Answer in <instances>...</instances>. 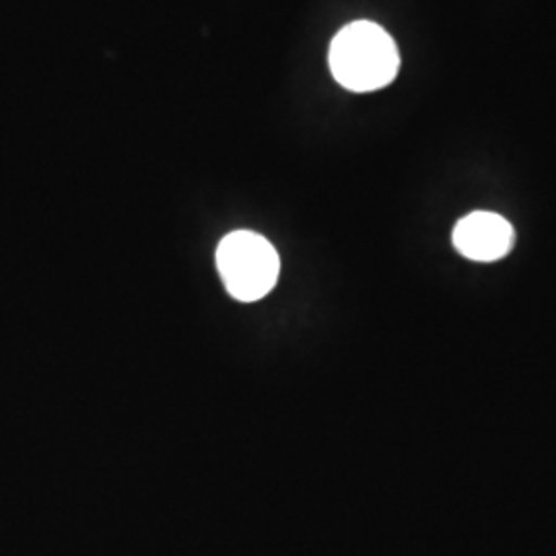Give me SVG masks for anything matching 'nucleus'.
I'll use <instances>...</instances> for the list:
<instances>
[{
  "instance_id": "obj_3",
  "label": "nucleus",
  "mask_w": 556,
  "mask_h": 556,
  "mask_svg": "<svg viewBox=\"0 0 556 556\" xmlns=\"http://www.w3.org/2000/svg\"><path fill=\"white\" fill-rule=\"evenodd\" d=\"M516 243L511 223L497 213L477 211L466 215L454 229V245L464 258L495 262L505 258Z\"/></svg>"
},
{
  "instance_id": "obj_1",
  "label": "nucleus",
  "mask_w": 556,
  "mask_h": 556,
  "mask_svg": "<svg viewBox=\"0 0 556 556\" xmlns=\"http://www.w3.org/2000/svg\"><path fill=\"white\" fill-rule=\"evenodd\" d=\"M330 71L349 91L369 93L390 85L400 71V54L392 36L371 21L342 27L330 46Z\"/></svg>"
},
{
  "instance_id": "obj_2",
  "label": "nucleus",
  "mask_w": 556,
  "mask_h": 556,
  "mask_svg": "<svg viewBox=\"0 0 556 556\" xmlns=\"http://www.w3.org/2000/svg\"><path fill=\"white\" fill-rule=\"evenodd\" d=\"M219 275L239 301H258L268 295L277 285V250L266 238L252 231H233L223 239L217 250Z\"/></svg>"
}]
</instances>
